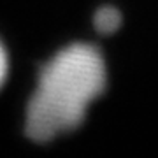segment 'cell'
I'll return each mask as SVG.
<instances>
[{
  "label": "cell",
  "instance_id": "obj_1",
  "mask_svg": "<svg viewBox=\"0 0 158 158\" xmlns=\"http://www.w3.org/2000/svg\"><path fill=\"white\" fill-rule=\"evenodd\" d=\"M106 86L107 67L97 46L74 42L62 48L39 70L25 114L27 135L35 142H49L79 128Z\"/></svg>",
  "mask_w": 158,
  "mask_h": 158
},
{
  "label": "cell",
  "instance_id": "obj_2",
  "mask_svg": "<svg viewBox=\"0 0 158 158\" xmlns=\"http://www.w3.org/2000/svg\"><path fill=\"white\" fill-rule=\"evenodd\" d=\"M93 27L98 34H113L121 27V12L114 6H102L93 16Z\"/></svg>",
  "mask_w": 158,
  "mask_h": 158
},
{
  "label": "cell",
  "instance_id": "obj_3",
  "mask_svg": "<svg viewBox=\"0 0 158 158\" xmlns=\"http://www.w3.org/2000/svg\"><path fill=\"white\" fill-rule=\"evenodd\" d=\"M7 76H9V55L6 51V46L0 40V88L4 86Z\"/></svg>",
  "mask_w": 158,
  "mask_h": 158
}]
</instances>
